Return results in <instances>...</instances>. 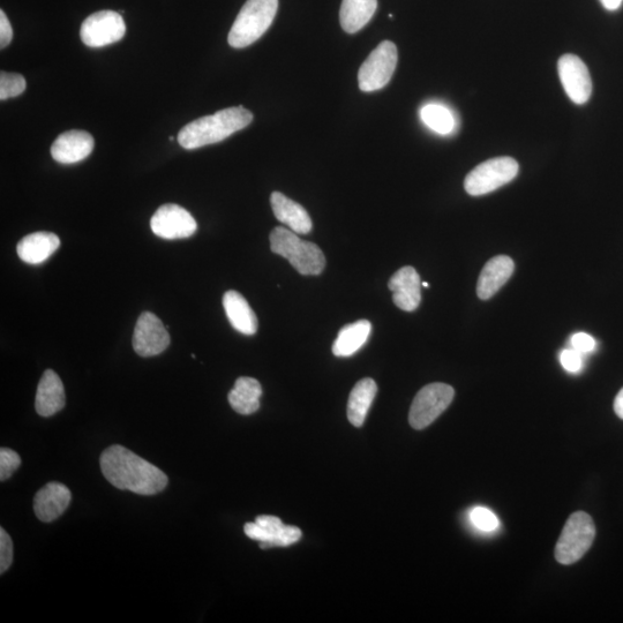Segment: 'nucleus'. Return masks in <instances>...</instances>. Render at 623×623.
<instances>
[{"label": "nucleus", "instance_id": "nucleus-36", "mask_svg": "<svg viewBox=\"0 0 623 623\" xmlns=\"http://www.w3.org/2000/svg\"><path fill=\"white\" fill-rule=\"evenodd\" d=\"M422 285H423L424 288H429L430 287L429 283H427V282L422 283Z\"/></svg>", "mask_w": 623, "mask_h": 623}, {"label": "nucleus", "instance_id": "nucleus-34", "mask_svg": "<svg viewBox=\"0 0 623 623\" xmlns=\"http://www.w3.org/2000/svg\"><path fill=\"white\" fill-rule=\"evenodd\" d=\"M614 411L617 416L623 420V388L614 400Z\"/></svg>", "mask_w": 623, "mask_h": 623}, {"label": "nucleus", "instance_id": "nucleus-32", "mask_svg": "<svg viewBox=\"0 0 623 623\" xmlns=\"http://www.w3.org/2000/svg\"><path fill=\"white\" fill-rule=\"evenodd\" d=\"M573 349L580 351L581 354H589L596 349L594 337L585 333H577L572 337Z\"/></svg>", "mask_w": 623, "mask_h": 623}, {"label": "nucleus", "instance_id": "nucleus-11", "mask_svg": "<svg viewBox=\"0 0 623 623\" xmlns=\"http://www.w3.org/2000/svg\"><path fill=\"white\" fill-rule=\"evenodd\" d=\"M150 228L157 237L172 240L193 236L198 224L185 208L168 204L156 210L150 220Z\"/></svg>", "mask_w": 623, "mask_h": 623}, {"label": "nucleus", "instance_id": "nucleus-17", "mask_svg": "<svg viewBox=\"0 0 623 623\" xmlns=\"http://www.w3.org/2000/svg\"><path fill=\"white\" fill-rule=\"evenodd\" d=\"M514 270V261L507 255H498V257L492 258L479 275L478 297L482 300L492 298L512 277Z\"/></svg>", "mask_w": 623, "mask_h": 623}, {"label": "nucleus", "instance_id": "nucleus-30", "mask_svg": "<svg viewBox=\"0 0 623 623\" xmlns=\"http://www.w3.org/2000/svg\"><path fill=\"white\" fill-rule=\"evenodd\" d=\"M13 562V543L7 532L0 529V573L4 574Z\"/></svg>", "mask_w": 623, "mask_h": 623}, {"label": "nucleus", "instance_id": "nucleus-9", "mask_svg": "<svg viewBox=\"0 0 623 623\" xmlns=\"http://www.w3.org/2000/svg\"><path fill=\"white\" fill-rule=\"evenodd\" d=\"M126 34L125 21L118 12H96L84 21L80 29V37L89 48H102L116 43Z\"/></svg>", "mask_w": 623, "mask_h": 623}, {"label": "nucleus", "instance_id": "nucleus-14", "mask_svg": "<svg viewBox=\"0 0 623 623\" xmlns=\"http://www.w3.org/2000/svg\"><path fill=\"white\" fill-rule=\"evenodd\" d=\"M422 281L414 267H403L389 280L394 304L405 312H414L422 302Z\"/></svg>", "mask_w": 623, "mask_h": 623}, {"label": "nucleus", "instance_id": "nucleus-24", "mask_svg": "<svg viewBox=\"0 0 623 623\" xmlns=\"http://www.w3.org/2000/svg\"><path fill=\"white\" fill-rule=\"evenodd\" d=\"M370 321L360 320L343 327L333 344L336 357H350L364 347L371 334Z\"/></svg>", "mask_w": 623, "mask_h": 623}, {"label": "nucleus", "instance_id": "nucleus-31", "mask_svg": "<svg viewBox=\"0 0 623 623\" xmlns=\"http://www.w3.org/2000/svg\"><path fill=\"white\" fill-rule=\"evenodd\" d=\"M561 365L570 373H577L582 370L583 358L580 351L575 349H567L562 351L560 356Z\"/></svg>", "mask_w": 623, "mask_h": 623}, {"label": "nucleus", "instance_id": "nucleus-20", "mask_svg": "<svg viewBox=\"0 0 623 623\" xmlns=\"http://www.w3.org/2000/svg\"><path fill=\"white\" fill-rule=\"evenodd\" d=\"M60 246V239L52 232H35L22 238L17 246L19 258L29 265L47 261Z\"/></svg>", "mask_w": 623, "mask_h": 623}, {"label": "nucleus", "instance_id": "nucleus-28", "mask_svg": "<svg viewBox=\"0 0 623 623\" xmlns=\"http://www.w3.org/2000/svg\"><path fill=\"white\" fill-rule=\"evenodd\" d=\"M470 521L475 527L484 532H492L499 528L500 522L492 510L484 507H476L471 510Z\"/></svg>", "mask_w": 623, "mask_h": 623}, {"label": "nucleus", "instance_id": "nucleus-10", "mask_svg": "<svg viewBox=\"0 0 623 623\" xmlns=\"http://www.w3.org/2000/svg\"><path fill=\"white\" fill-rule=\"evenodd\" d=\"M244 531L247 537L258 540L262 550L270 547H285L298 542L302 531L294 525H285L276 516L261 515L253 523H246Z\"/></svg>", "mask_w": 623, "mask_h": 623}, {"label": "nucleus", "instance_id": "nucleus-33", "mask_svg": "<svg viewBox=\"0 0 623 623\" xmlns=\"http://www.w3.org/2000/svg\"><path fill=\"white\" fill-rule=\"evenodd\" d=\"M13 29L4 11H0V48L5 49L12 42Z\"/></svg>", "mask_w": 623, "mask_h": 623}, {"label": "nucleus", "instance_id": "nucleus-1", "mask_svg": "<svg viewBox=\"0 0 623 623\" xmlns=\"http://www.w3.org/2000/svg\"><path fill=\"white\" fill-rule=\"evenodd\" d=\"M100 464L105 479L119 490L154 495L162 492L169 483L168 476L161 469L123 446L105 449Z\"/></svg>", "mask_w": 623, "mask_h": 623}, {"label": "nucleus", "instance_id": "nucleus-25", "mask_svg": "<svg viewBox=\"0 0 623 623\" xmlns=\"http://www.w3.org/2000/svg\"><path fill=\"white\" fill-rule=\"evenodd\" d=\"M377 392L378 386L371 378L360 380L352 389L348 402V418L352 425L364 424Z\"/></svg>", "mask_w": 623, "mask_h": 623}, {"label": "nucleus", "instance_id": "nucleus-4", "mask_svg": "<svg viewBox=\"0 0 623 623\" xmlns=\"http://www.w3.org/2000/svg\"><path fill=\"white\" fill-rule=\"evenodd\" d=\"M279 10V0H247L232 26L228 42L243 49L257 42L272 26Z\"/></svg>", "mask_w": 623, "mask_h": 623}, {"label": "nucleus", "instance_id": "nucleus-7", "mask_svg": "<svg viewBox=\"0 0 623 623\" xmlns=\"http://www.w3.org/2000/svg\"><path fill=\"white\" fill-rule=\"evenodd\" d=\"M455 390L446 384H431L419 390L412 402L409 423L415 430H424L452 404Z\"/></svg>", "mask_w": 623, "mask_h": 623}, {"label": "nucleus", "instance_id": "nucleus-23", "mask_svg": "<svg viewBox=\"0 0 623 623\" xmlns=\"http://www.w3.org/2000/svg\"><path fill=\"white\" fill-rule=\"evenodd\" d=\"M378 9V0H343L340 21L344 32L358 33L373 18Z\"/></svg>", "mask_w": 623, "mask_h": 623}, {"label": "nucleus", "instance_id": "nucleus-19", "mask_svg": "<svg viewBox=\"0 0 623 623\" xmlns=\"http://www.w3.org/2000/svg\"><path fill=\"white\" fill-rule=\"evenodd\" d=\"M276 219L287 225L299 235H307L312 231V220L303 206L285 197L281 192H274L270 197Z\"/></svg>", "mask_w": 623, "mask_h": 623}, {"label": "nucleus", "instance_id": "nucleus-2", "mask_svg": "<svg viewBox=\"0 0 623 623\" xmlns=\"http://www.w3.org/2000/svg\"><path fill=\"white\" fill-rule=\"evenodd\" d=\"M252 120V112L243 107L223 109L184 126L178 134V142L185 149L217 144L245 129Z\"/></svg>", "mask_w": 623, "mask_h": 623}, {"label": "nucleus", "instance_id": "nucleus-8", "mask_svg": "<svg viewBox=\"0 0 623 623\" xmlns=\"http://www.w3.org/2000/svg\"><path fill=\"white\" fill-rule=\"evenodd\" d=\"M397 59L399 54L396 45L390 41L381 42L360 67L359 88L371 93L387 86L396 70Z\"/></svg>", "mask_w": 623, "mask_h": 623}, {"label": "nucleus", "instance_id": "nucleus-16", "mask_svg": "<svg viewBox=\"0 0 623 623\" xmlns=\"http://www.w3.org/2000/svg\"><path fill=\"white\" fill-rule=\"evenodd\" d=\"M71 500V491L64 484L51 482L45 485L34 499L37 519L45 523L57 520L69 508Z\"/></svg>", "mask_w": 623, "mask_h": 623}, {"label": "nucleus", "instance_id": "nucleus-18", "mask_svg": "<svg viewBox=\"0 0 623 623\" xmlns=\"http://www.w3.org/2000/svg\"><path fill=\"white\" fill-rule=\"evenodd\" d=\"M66 403L65 389L58 374L47 370L37 387L35 409L42 417H51L63 410Z\"/></svg>", "mask_w": 623, "mask_h": 623}, {"label": "nucleus", "instance_id": "nucleus-15", "mask_svg": "<svg viewBox=\"0 0 623 623\" xmlns=\"http://www.w3.org/2000/svg\"><path fill=\"white\" fill-rule=\"evenodd\" d=\"M94 145L92 134L78 130L67 131L56 139L51 147V155L58 163L74 164L87 159Z\"/></svg>", "mask_w": 623, "mask_h": 623}, {"label": "nucleus", "instance_id": "nucleus-27", "mask_svg": "<svg viewBox=\"0 0 623 623\" xmlns=\"http://www.w3.org/2000/svg\"><path fill=\"white\" fill-rule=\"evenodd\" d=\"M26 79L18 73H0V100L17 97L26 90Z\"/></svg>", "mask_w": 623, "mask_h": 623}, {"label": "nucleus", "instance_id": "nucleus-21", "mask_svg": "<svg viewBox=\"0 0 623 623\" xmlns=\"http://www.w3.org/2000/svg\"><path fill=\"white\" fill-rule=\"evenodd\" d=\"M225 314L237 332L254 335L258 330V319L247 300L239 292L231 290L223 297Z\"/></svg>", "mask_w": 623, "mask_h": 623}, {"label": "nucleus", "instance_id": "nucleus-37", "mask_svg": "<svg viewBox=\"0 0 623 623\" xmlns=\"http://www.w3.org/2000/svg\"><path fill=\"white\" fill-rule=\"evenodd\" d=\"M169 140H170V141H174V140H175V138H174V137H170V138H169Z\"/></svg>", "mask_w": 623, "mask_h": 623}, {"label": "nucleus", "instance_id": "nucleus-3", "mask_svg": "<svg viewBox=\"0 0 623 623\" xmlns=\"http://www.w3.org/2000/svg\"><path fill=\"white\" fill-rule=\"evenodd\" d=\"M270 249L287 259L302 275H320L324 272L326 258L318 245L300 239L296 232L277 227L270 234Z\"/></svg>", "mask_w": 623, "mask_h": 623}, {"label": "nucleus", "instance_id": "nucleus-35", "mask_svg": "<svg viewBox=\"0 0 623 623\" xmlns=\"http://www.w3.org/2000/svg\"><path fill=\"white\" fill-rule=\"evenodd\" d=\"M606 10L617 11L620 9L623 0H600Z\"/></svg>", "mask_w": 623, "mask_h": 623}, {"label": "nucleus", "instance_id": "nucleus-13", "mask_svg": "<svg viewBox=\"0 0 623 623\" xmlns=\"http://www.w3.org/2000/svg\"><path fill=\"white\" fill-rule=\"evenodd\" d=\"M558 72L562 86L570 100L575 104H585L592 94V81L587 65L575 55H565L559 59Z\"/></svg>", "mask_w": 623, "mask_h": 623}, {"label": "nucleus", "instance_id": "nucleus-26", "mask_svg": "<svg viewBox=\"0 0 623 623\" xmlns=\"http://www.w3.org/2000/svg\"><path fill=\"white\" fill-rule=\"evenodd\" d=\"M420 119L435 133L448 135L456 129L453 111L439 103H430L420 109Z\"/></svg>", "mask_w": 623, "mask_h": 623}, {"label": "nucleus", "instance_id": "nucleus-22", "mask_svg": "<svg viewBox=\"0 0 623 623\" xmlns=\"http://www.w3.org/2000/svg\"><path fill=\"white\" fill-rule=\"evenodd\" d=\"M262 387L258 380L242 377L237 379L235 387L229 393V403L240 415L249 416L260 408Z\"/></svg>", "mask_w": 623, "mask_h": 623}, {"label": "nucleus", "instance_id": "nucleus-12", "mask_svg": "<svg viewBox=\"0 0 623 623\" xmlns=\"http://www.w3.org/2000/svg\"><path fill=\"white\" fill-rule=\"evenodd\" d=\"M170 335L163 322L155 314L144 312L134 329L133 348L141 357L162 354L170 345Z\"/></svg>", "mask_w": 623, "mask_h": 623}, {"label": "nucleus", "instance_id": "nucleus-5", "mask_svg": "<svg viewBox=\"0 0 623 623\" xmlns=\"http://www.w3.org/2000/svg\"><path fill=\"white\" fill-rule=\"evenodd\" d=\"M596 537V525L592 517L577 512L569 517L555 546V559L562 565H573L591 549Z\"/></svg>", "mask_w": 623, "mask_h": 623}, {"label": "nucleus", "instance_id": "nucleus-29", "mask_svg": "<svg viewBox=\"0 0 623 623\" xmlns=\"http://www.w3.org/2000/svg\"><path fill=\"white\" fill-rule=\"evenodd\" d=\"M20 465L21 459L18 453L9 448L0 449V480L2 482L11 478Z\"/></svg>", "mask_w": 623, "mask_h": 623}, {"label": "nucleus", "instance_id": "nucleus-6", "mask_svg": "<svg viewBox=\"0 0 623 623\" xmlns=\"http://www.w3.org/2000/svg\"><path fill=\"white\" fill-rule=\"evenodd\" d=\"M519 163L512 157H497L479 164L464 180V189L472 197L489 194L507 185L519 175Z\"/></svg>", "mask_w": 623, "mask_h": 623}]
</instances>
